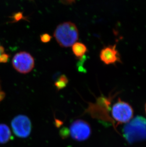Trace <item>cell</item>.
I'll use <instances>...</instances> for the list:
<instances>
[{
    "instance_id": "cell-16",
    "label": "cell",
    "mask_w": 146,
    "mask_h": 147,
    "mask_svg": "<svg viewBox=\"0 0 146 147\" xmlns=\"http://www.w3.org/2000/svg\"><path fill=\"white\" fill-rule=\"evenodd\" d=\"M145 111H146V105H145Z\"/></svg>"
},
{
    "instance_id": "cell-1",
    "label": "cell",
    "mask_w": 146,
    "mask_h": 147,
    "mask_svg": "<svg viewBox=\"0 0 146 147\" xmlns=\"http://www.w3.org/2000/svg\"><path fill=\"white\" fill-rule=\"evenodd\" d=\"M123 134L129 143L146 140V119L138 116L127 123L123 129Z\"/></svg>"
},
{
    "instance_id": "cell-5",
    "label": "cell",
    "mask_w": 146,
    "mask_h": 147,
    "mask_svg": "<svg viewBox=\"0 0 146 147\" xmlns=\"http://www.w3.org/2000/svg\"><path fill=\"white\" fill-rule=\"evenodd\" d=\"M11 126L14 134L21 138L28 137L31 131V122L26 115L15 117L11 121Z\"/></svg>"
},
{
    "instance_id": "cell-15",
    "label": "cell",
    "mask_w": 146,
    "mask_h": 147,
    "mask_svg": "<svg viewBox=\"0 0 146 147\" xmlns=\"http://www.w3.org/2000/svg\"><path fill=\"white\" fill-rule=\"evenodd\" d=\"M4 95H5L4 93L1 90V86H0V101H1V100L4 98Z\"/></svg>"
},
{
    "instance_id": "cell-7",
    "label": "cell",
    "mask_w": 146,
    "mask_h": 147,
    "mask_svg": "<svg viewBox=\"0 0 146 147\" xmlns=\"http://www.w3.org/2000/svg\"><path fill=\"white\" fill-rule=\"evenodd\" d=\"M100 58L101 61L106 65L122 63L121 55L116 48V45L103 48L100 53Z\"/></svg>"
},
{
    "instance_id": "cell-2",
    "label": "cell",
    "mask_w": 146,
    "mask_h": 147,
    "mask_svg": "<svg viewBox=\"0 0 146 147\" xmlns=\"http://www.w3.org/2000/svg\"><path fill=\"white\" fill-rule=\"evenodd\" d=\"M54 36L62 47L72 46L78 40V30L75 24L70 22L60 24L54 32Z\"/></svg>"
},
{
    "instance_id": "cell-3",
    "label": "cell",
    "mask_w": 146,
    "mask_h": 147,
    "mask_svg": "<svg viewBox=\"0 0 146 147\" xmlns=\"http://www.w3.org/2000/svg\"><path fill=\"white\" fill-rule=\"evenodd\" d=\"M133 110L128 103L119 99L112 109L113 118L119 123L129 122L133 116Z\"/></svg>"
},
{
    "instance_id": "cell-10",
    "label": "cell",
    "mask_w": 146,
    "mask_h": 147,
    "mask_svg": "<svg viewBox=\"0 0 146 147\" xmlns=\"http://www.w3.org/2000/svg\"><path fill=\"white\" fill-rule=\"evenodd\" d=\"M68 82V80L65 75H62L59 77L58 80L56 82L55 85L58 89L65 87Z\"/></svg>"
},
{
    "instance_id": "cell-9",
    "label": "cell",
    "mask_w": 146,
    "mask_h": 147,
    "mask_svg": "<svg viewBox=\"0 0 146 147\" xmlns=\"http://www.w3.org/2000/svg\"><path fill=\"white\" fill-rule=\"evenodd\" d=\"M72 51L76 57L80 58L84 56L87 51V49L84 44L76 42L72 45Z\"/></svg>"
},
{
    "instance_id": "cell-14",
    "label": "cell",
    "mask_w": 146,
    "mask_h": 147,
    "mask_svg": "<svg viewBox=\"0 0 146 147\" xmlns=\"http://www.w3.org/2000/svg\"><path fill=\"white\" fill-rule=\"evenodd\" d=\"M23 18V17L22 16V13H18L15 14L14 19L16 20V21H18Z\"/></svg>"
},
{
    "instance_id": "cell-11",
    "label": "cell",
    "mask_w": 146,
    "mask_h": 147,
    "mask_svg": "<svg viewBox=\"0 0 146 147\" xmlns=\"http://www.w3.org/2000/svg\"><path fill=\"white\" fill-rule=\"evenodd\" d=\"M9 56L4 53V49L0 45V63H7L9 60Z\"/></svg>"
},
{
    "instance_id": "cell-13",
    "label": "cell",
    "mask_w": 146,
    "mask_h": 147,
    "mask_svg": "<svg viewBox=\"0 0 146 147\" xmlns=\"http://www.w3.org/2000/svg\"><path fill=\"white\" fill-rule=\"evenodd\" d=\"M60 1L63 4L66 5H70L74 3L76 0H60Z\"/></svg>"
},
{
    "instance_id": "cell-6",
    "label": "cell",
    "mask_w": 146,
    "mask_h": 147,
    "mask_svg": "<svg viewBox=\"0 0 146 147\" xmlns=\"http://www.w3.org/2000/svg\"><path fill=\"white\" fill-rule=\"evenodd\" d=\"M69 134L74 140L84 141L91 134V128L89 124L82 119H77L71 124Z\"/></svg>"
},
{
    "instance_id": "cell-8",
    "label": "cell",
    "mask_w": 146,
    "mask_h": 147,
    "mask_svg": "<svg viewBox=\"0 0 146 147\" xmlns=\"http://www.w3.org/2000/svg\"><path fill=\"white\" fill-rule=\"evenodd\" d=\"M12 139L10 128L5 124H0V144H5Z\"/></svg>"
},
{
    "instance_id": "cell-12",
    "label": "cell",
    "mask_w": 146,
    "mask_h": 147,
    "mask_svg": "<svg viewBox=\"0 0 146 147\" xmlns=\"http://www.w3.org/2000/svg\"><path fill=\"white\" fill-rule=\"evenodd\" d=\"M51 36L48 33H44L40 35V40L43 43H47L51 40Z\"/></svg>"
},
{
    "instance_id": "cell-4",
    "label": "cell",
    "mask_w": 146,
    "mask_h": 147,
    "mask_svg": "<svg viewBox=\"0 0 146 147\" xmlns=\"http://www.w3.org/2000/svg\"><path fill=\"white\" fill-rule=\"evenodd\" d=\"M12 63L13 68L18 72L27 74L30 72L34 67V59L29 53L21 51L14 55Z\"/></svg>"
}]
</instances>
